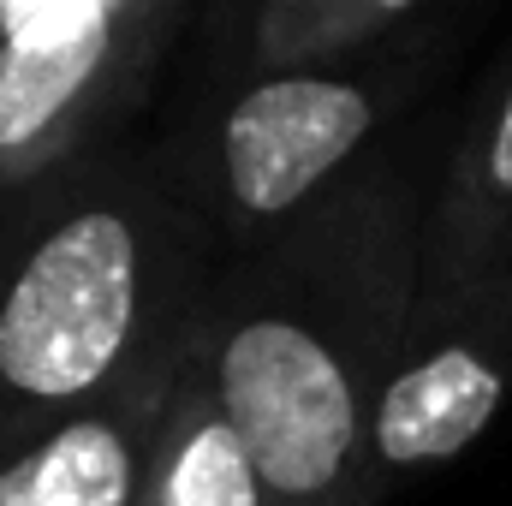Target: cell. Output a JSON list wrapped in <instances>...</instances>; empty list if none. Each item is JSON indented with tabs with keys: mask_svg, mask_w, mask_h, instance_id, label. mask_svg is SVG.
Segmentation results:
<instances>
[{
	"mask_svg": "<svg viewBox=\"0 0 512 506\" xmlns=\"http://www.w3.org/2000/svg\"><path fill=\"white\" fill-rule=\"evenodd\" d=\"M512 399V262L417 298L405 346L382 381L352 506H387L405 483L465 459Z\"/></svg>",
	"mask_w": 512,
	"mask_h": 506,
	"instance_id": "5b68a950",
	"label": "cell"
},
{
	"mask_svg": "<svg viewBox=\"0 0 512 506\" xmlns=\"http://www.w3.org/2000/svg\"><path fill=\"white\" fill-rule=\"evenodd\" d=\"M483 24V0H209L191 6L179 66L185 84L328 78L399 54L471 48Z\"/></svg>",
	"mask_w": 512,
	"mask_h": 506,
	"instance_id": "8992f818",
	"label": "cell"
},
{
	"mask_svg": "<svg viewBox=\"0 0 512 506\" xmlns=\"http://www.w3.org/2000/svg\"><path fill=\"white\" fill-rule=\"evenodd\" d=\"M197 0H0V197L131 143Z\"/></svg>",
	"mask_w": 512,
	"mask_h": 506,
	"instance_id": "277c9868",
	"label": "cell"
},
{
	"mask_svg": "<svg viewBox=\"0 0 512 506\" xmlns=\"http://www.w3.org/2000/svg\"><path fill=\"white\" fill-rule=\"evenodd\" d=\"M143 506H274L256 453L245 447V435L233 429L215 387L197 370V352L185 358L179 387L167 399L155 459H149V483H143Z\"/></svg>",
	"mask_w": 512,
	"mask_h": 506,
	"instance_id": "9c48e42d",
	"label": "cell"
},
{
	"mask_svg": "<svg viewBox=\"0 0 512 506\" xmlns=\"http://www.w3.org/2000/svg\"><path fill=\"white\" fill-rule=\"evenodd\" d=\"M221 268L143 137L0 197V453L179 358Z\"/></svg>",
	"mask_w": 512,
	"mask_h": 506,
	"instance_id": "7a4b0ae2",
	"label": "cell"
},
{
	"mask_svg": "<svg viewBox=\"0 0 512 506\" xmlns=\"http://www.w3.org/2000/svg\"><path fill=\"white\" fill-rule=\"evenodd\" d=\"M512 262V36L495 48L471 102L447 120L441 173L423 215L417 298H447Z\"/></svg>",
	"mask_w": 512,
	"mask_h": 506,
	"instance_id": "52a82bcc",
	"label": "cell"
},
{
	"mask_svg": "<svg viewBox=\"0 0 512 506\" xmlns=\"http://www.w3.org/2000/svg\"><path fill=\"white\" fill-rule=\"evenodd\" d=\"M459 54L429 48L328 78L179 84L167 126L143 143L173 197L239 256L298 227L393 149Z\"/></svg>",
	"mask_w": 512,
	"mask_h": 506,
	"instance_id": "3957f363",
	"label": "cell"
},
{
	"mask_svg": "<svg viewBox=\"0 0 512 506\" xmlns=\"http://www.w3.org/2000/svg\"><path fill=\"white\" fill-rule=\"evenodd\" d=\"M185 358L191 346L126 393L12 441L0 453V506H143L155 435Z\"/></svg>",
	"mask_w": 512,
	"mask_h": 506,
	"instance_id": "ba28073f",
	"label": "cell"
},
{
	"mask_svg": "<svg viewBox=\"0 0 512 506\" xmlns=\"http://www.w3.org/2000/svg\"><path fill=\"white\" fill-rule=\"evenodd\" d=\"M441 149L417 120L298 227L227 256L197 316V370L274 506H352L370 417L417 310Z\"/></svg>",
	"mask_w": 512,
	"mask_h": 506,
	"instance_id": "6da1fadb",
	"label": "cell"
}]
</instances>
